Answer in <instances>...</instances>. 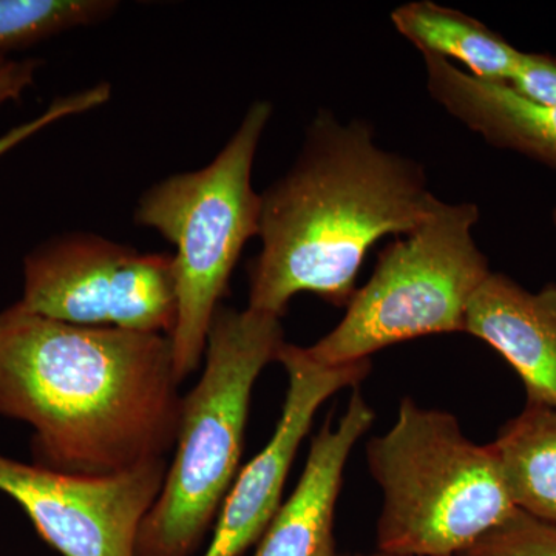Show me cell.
I'll return each mask as SVG.
<instances>
[{"mask_svg":"<svg viewBox=\"0 0 556 556\" xmlns=\"http://www.w3.org/2000/svg\"><path fill=\"white\" fill-rule=\"evenodd\" d=\"M391 22L422 56L457 61L479 79L510 83L525 54L482 22L431 0L397 7Z\"/></svg>","mask_w":556,"mask_h":556,"instance_id":"cell-13","label":"cell"},{"mask_svg":"<svg viewBox=\"0 0 556 556\" xmlns=\"http://www.w3.org/2000/svg\"><path fill=\"white\" fill-rule=\"evenodd\" d=\"M338 556H351V555H343V554H339ZM354 556H356V555H354Z\"/></svg>","mask_w":556,"mask_h":556,"instance_id":"cell-22","label":"cell"},{"mask_svg":"<svg viewBox=\"0 0 556 556\" xmlns=\"http://www.w3.org/2000/svg\"><path fill=\"white\" fill-rule=\"evenodd\" d=\"M375 419V409L354 388L338 424L329 417L311 442L299 485L260 538L254 556L339 555L334 526L343 471Z\"/></svg>","mask_w":556,"mask_h":556,"instance_id":"cell-10","label":"cell"},{"mask_svg":"<svg viewBox=\"0 0 556 556\" xmlns=\"http://www.w3.org/2000/svg\"><path fill=\"white\" fill-rule=\"evenodd\" d=\"M464 332L506 358L529 404L556 408V285L532 292L492 270L468 305Z\"/></svg>","mask_w":556,"mask_h":556,"instance_id":"cell-11","label":"cell"},{"mask_svg":"<svg viewBox=\"0 0 556 556\" xmlns=\"http://www.w3.org/2000/svg\"><path fill=\"white\" fill-rule=\"evenodd\" d=\"M492 447L515 507L556 527V408L527 402Z\"/></svg>","mask_w":556,"mask_h":556,"instance_id":"cell-14","label":"cell"},{"mask_svg":"<svg viewBox=\"0 0 556 556\" xmlns=\"http://www.w3.org/2000/svg\"><path fill=\"white\" fill-rule=\"evenodd\" d=\"M270 116L269 102H254L211 164L156 182L138 201L135 222L175 247L178 316L169 339L178 382L200 367L232 270L258 237L262 193L252 188V169Z\"/></svg>","mask_w":556,"mask_h":556,"instance_id":"cell-5","label":"cell"},{"mask_svg":"<svg viewBox=\"0 0 556 556\" xmlns=\"http://www.w3.org/2000/svg\"><path fill=\"white\" fill-rule=\"evenodd\" d=\"M439 204L424 167L380 148L371 124L318 110L294 166L262 193L248 308L281 318L302 292L346 306L369 249L413 232Z\"/></svg>","mask_w":556,"mask_h":556,"instance_id":"cell-2","label":"cell"},{"mask_svg":"<svg viewBox=\"0 0 556 556\" xmlns=\"http://www.w3.org/2000/svg\"><path fill=\"white\" fill-rule=\"evenodd\" d=\"M17 303L78 327L170 338L178 316L174 257L142 254L93 233H65L25 257L24 295Z\"/></svg>","mask_w":556,"mask_h":556,"instance_id":"cell-7","label":"cell"},{"mask_svg":"<svg viewBox=\"0 0 556 556\" xmlns=\"http://www.w3.org/2000/svg\"><path fill=\"white\" fill-rule=\"evenodd\" d=\"M109 0H0V53L109 17Z\"/></svg>","mask_w":556,"mask_h":556,"instance_id":"cell-15","label":"cell"},{"mask_svg":"<svg viewBox=\"0 0 556 556\" xmlns=\"http://www.w3.org/2000/svg\"><path fill=\"white\" fill-rule=\"evenodd\" d=\"M460 556H556V527L517 510Z\"/></svg>","mask_w":556,"mask_h":556,"instance_id":"cell-16","label":"cell"},{"mask_svg":"<svg viewBox=\"0 0 556 556\" xmlns=\"http://www.w3.org/2000/svg\"><path fill=\"white\" fill-rule=\"evenodd\" d=\"M166 459L110 477H80L0 455V492L64 556H135L139 527L159 500Z\"/></svg>","mask_w":556,"mask_h":556,"instance_id":"cell-8","label":"cell"},{"mask_svg":"<svg viewBox=\"0 0 556 556\" xmlns=\"http://www.w3.org/2000/svg\"><path fill=\"white\" fill-rule=\"evenodd\" d=\"M552 222H554L556 228V207L554 208V214H552Z\"/></svg>","mask_w":556,"mask_h":556,"instance_id":"cell-21","label":"cell"},{"mask_svg":"<svg viewBox=\"0 0 556 556\" xmlns=\"http://www.w3.org/2000/svg\"><path fill=\"white\" fill-rule=\"evenodd\" d=\"M367 460L382 492V554L460 556L518 510L492 444H477L452 413L412 397L386 434L369 439Z\"/></svg>","mask_w":556,"mask_h":556,"instance_id":"cell-4","label":"cell"},{"mask_svg":"<svg viewBox=\"0 0 556 556\" xmlns=\"http://www.w3.org/2000/svg\"><path fill=\"white\" fill-rule=\"evenodd\" d=\"M170 339L78 327L14 303L0 313V416L35 428L38 466L110 477L177 444Z\"/></svg>","mask_w":556,"mask_h":556,"instance_id":"cell-1","label":"cell"},{"mask_svg":"<svg viewBox=\"0 0 556 556\" xmlns=\"http://www.w3.org/2000/svg\"><path fill=\"white\" fill-rule=\"evenodd\" d=\"M38 70V61L11 60L0 53V105L20 100L24 91L35 84Z\"/></svg>","mask_w":556,"mask_h":556,"instance_id":"cell-19","label":"cell"},{"mask_svg":"<svg viewBox=\"0 0 556 556\" xmlns=\"http://www.w3.org/2000/svg\"><path fill=\"white\" fill-rule=\"evenodd\" d=\"M356 556H393V555L382 554V552H375V554H361V555H356Z\"/></svg>","mask_w":556,"mask_h":556,"instance_id":"cell-20","label":"cell"},{"mask_svg":"<svg viewBox=\"0 0 556 556\" xmlns=\"http://www.w3.org/2000/svg\"><path fill=\"white\" fill-rule=\"evenodd\" d=\"M529 100L556 105V58L551 54L525 53L510 83Z\"/></svg>","mask_w":556,"mask_h":556,"instance_id":"cell-18","label":"cell"},{"mask_svg":"<svg viewBox=\"0 0 556 556\" xmlns=\"http://www.w3.org/2000/svg\"><path fill=\"white\" fill-rule=\"evenodd\" d=\"M277 362L289 380L280 420L268 445L237 475L204 556H240L257 543L280 510L292 460L318 408L339 391L357 388L371 372V358L328 367L314 361L306 348L289 343L281 348Z\"/></svg>","mask_w":556,"mask_h":556,"instance_id":"cell-9","label":"cell"},{"mask_svg":"<svg viewBox=\"0 0 556 556\" xmlns=\"http://www.w3.org/2000/svg\"><path fill=\"white\" fill-rule=\"evenodd\" d=\"M280 317L219 308L206 365L182 399L174 463L139 527L135 556H192L239 473L252 388L285 345Z\"/></svg>","mask_w":556,"mask_h":556,"instance_id":"cell-3","label":"cell"},{"mask_svg":"<svg viewBox=\"0 0 556 556\" xmlns=\"http://www.w3.org/2000/svg\"><path fill=\"white\" fill-rule=\"evenodd\" d=\"M475 203H444L424 225L380 252L345 317L313 346L321 365L354 364L422 336L464 332L468 305L492 273L473 237Z\"/></svg>","mask_w":556,"mask_h":556,"instance_id":"cell-6","label":"cell"},{"mask_svg":"<svg viewBox=\"0 0 556 556\" xmlns=\"http://www.w3.org/2000/svg\"><path fill=\"white\" fill-rule=\"evenodd\" d=\"M110 97H112V87L108 83H102L90 87V89L78 91V93L58 98V100L51 102L46 112L40 113L36 118L27 121V123L13 127V129H10L0 137V156L5 155L7 152L20 146L25 139L46 129V127L56 123V121L100 108V105L105 104L110 100Z\"/></svg>","mask_w":556,"mask_h":556,"instance_id":"cell-17","label":"cell"},{"mask_svg":"<svg viewBox=\"0 0 556 556\" xmlns=\"http://www.w3.org/2000/svg\"><path fill=\"white\" fill-rule=\"evenodd\" d=\"M427 89L441 108L495 148L514 150L556 169V105L541 104L510 84L468 75L424 54Z\"/></svg>","mask_w":556,"mask_h":556,"instance_id":"cell-12","label":"cell"}]
</instances>
